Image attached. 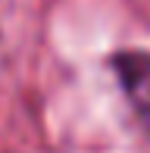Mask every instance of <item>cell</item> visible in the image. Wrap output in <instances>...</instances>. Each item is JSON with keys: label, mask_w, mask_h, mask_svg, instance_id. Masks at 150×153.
<instances>
[{"label": "cell", "mask_w": 150, "mask_h": 153, "mask_svg": "<svg viewBox=\"0 0 150 153\" xmlns=\"http://www.w3.org/2000/svg\"><path fill=\"white\" fill-rule=\"evenodd\" d=\"M110 69L131 106L138 128L150 137V50H116L110 56Z\"/></svg>", "instance_id": "obj_1"}]
</instances>
